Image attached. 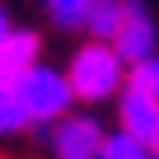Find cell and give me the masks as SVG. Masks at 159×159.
Returning <instances> with one entry per match:
<instances>
[{"mask_svg":"<svg viewBox=\"0 0 159 159\" xmlns=\"http://www.w3.org/2000/svg\"><path fill=\"white\" fill-rule=\"evenodd\" d=\"M24 126H28V112H24L19 94H14V89H0V136H14V131H24Z\"/></svg>","mask_w":159,"mask_h":159,"instance_id":"10","label":"cell"},{"mask_svg":"<svg viewBox=\"0 0 159 159\" xmlns=\"http://www.w3.org/2000/svg\"><path fill=\"white\" fill-rule=\"evenodd\" d=\"M126 80H131V84H140V89H150V94L159 98V52H150L145 61H136V66L126 70Z\"/></svg>","mask_w":159,"mask_h":159,"instance_id":"11","label":"cell"},{"mask_svg":"<svg viewBox=\"0 0 159 159\" xmlns=\"http://www.w3.org/2000/svg\"><path fill=\"white\" fill-rule=\"evenodd\" d=\"M14 94H19V103H24V112H28V126H33V122H56L61 112L75 108V89H70L66 70L42 66V61H38L33 70H24V80L14 84Z\"/></svg>","mask_w":159,"mask_h":159,"instance_id":"2","label":"cell"},{"mask_svg":"<svg viewBox=\"0 0 159 159\" xmlns=\"http://www.w3.org/2000/svg\"><path fill=\"white\" fill-rule=\"evenodd\" d=\"M98 159H154V150H150L145 140H136V136H126V131L117 126V131H108V136H103Z\"/></svg>","mask_w":159,"mask_h":159,"instance_id":"8","label":"cell"},{"mask_svg":"<svg viewBox=\"0 0 159 159\" xmlns=\"http://www.w3.org/2000/svg\"><path fill=\"white\" fill-rule=\"evenodd\" d=\"M154 159H159V145H154Z\"/></svg>","mask_w":159,"mask_h":159,"instance_id":"13","label":"cell"},{"mask_svg":"<svg viewBox=\"0 0 159 159\" xmlns=\"http://www.w3.org/2000/svg\"><path fill=\"white\" fill-rule=\"evenodd\" d=\"M10 28H14V24H10V14H5V10H0V38H5Z\"/></svg>","mask_w":159,"mask_h":159,"instance_id":"12","label":"cell"},{"mask_svg":"<svg viewBox=\"0 0 159 159\" xmlns=\"http://www.w3.org/2000/svg\"><path fill=\"white\" fill-rule=\"evenodd\" d=\"M94 0H42V10L56 28H84V14H89Z\"/></svg>","mask_w":159,"mask_h":159,"instance_id":"9","label":"cell"},{"mask_svg":"<svg viewBox=\"0 0 159 159\" xmlns=\"http://www.w3.org/2000/svg\"><path fill=\"white\" fill-rule=\"evenodd\" d=\"M103 122L89 112H61L52 122V154L56 159H98L103 150Z\"/></svg>","mask_w":159,"mask_h":159,"instance_id":"3","label":"cell"},{"mask_svg":"<svg viewBox=\"0 0 159 159\" xmlns=\"http://www.w3.org/2000/svg\"><path fill=\"white\" fill-rule=\"evenodd\" d=\"M122 5H126V0H94L89 14H84V33L112 42V33H117V24H122Z\"/></svg>","mask_w":159,"mask_h":159,"instance_id":"7","label":"cell"},{"mask_svg":"<svg viewBox=\"0 0 159 159\" xmlns=\"http://www.w3.org/2000/svg\"><path fill=\"white\" fill-rule=\"evenodd\" d=\"M33 66H38V33L10 28L0 38V89H14L24 70H33Z\"/></svg>","mask_w":159,"mask_h":159,"instance_id":"6","label":"cell"},{"mask_svg":"<svg viewBox=\"0 0 159 159\" xmlns=\"http://www.w3.org/2000/svg\"><path fill=\"white\" fill-rule=\"evenodd\" d=\"M126 70L131 66L117 56V47L103 42V38H94L84 47H75V56L66 66V80H70V89H75L80 103H103V98H117L122 94Z\"/></svg>","mask_w":159,"mask_h":159,"instance_id":"1","label":"cell"},{"mask_svg":"<svg viewBox=\"0 0 159 159\" xmlns=\"http://www.w3.org/2000/svg\"><path fill=\"white\" fill-rule=\"evenodd\" d=\"M117 126L154 150V145H159V98H154L150 89H140V84L126 80L122 94H117Z\"/></svg>","mask_w":159,"mask_h":159,"instance_id":"5","label":"cell"},{"mask_svg":"<svg viewBox=\"0 0 159 159\" xmlns=\"http://www.w3.org/2000/svg\"><path fill=\"white\" fill-rule=\"evenodd\" d=\"M112 47H117V56L126 66H136L150 52H159V28H154V19H150V10L140 5V0H126L122 5V24L112 33Z\"/></svg>","mask_w":159,"mask_h":159,"instance_id":"4","label":"cell"}]
</instances>
